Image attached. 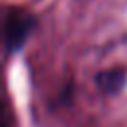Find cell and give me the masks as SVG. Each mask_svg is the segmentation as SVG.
<instances>
[{
	"mask_svg": "<svg viewBox=\"0 0 127 127\" xmlns=\"http://www.w3.org/2000/svg\"><path fill=\"white\" fill-rule=\"evenodd\" d=\"M34 16L22 8H6L4 12V50L6 54H12L22 48V44L28 40V36L34 30Z\"/></svg>",
	"mask_w": 127,
	"mask_h": 127,
	"instance_id": "6da1fadb",
	"label": "cell"
},
{
	"mask_svg": "<svg viewBox=\"0 0 127 127\" xmlns=\"http://www.w3.org/2000/svg\"><path fill=\"white\" fill-rule=\"evenodd\" d=\"M95 81H97V85H99L101 91H105V93H117L123 87V83H125V69H121V67L105 69V71H101L95 77Z\"/></svg>",
	"mask_w": 127,
	"mask_h": 127,
	"instance_id": "7a4b0ae2",
	"label": "cell"
}]
</instances>
